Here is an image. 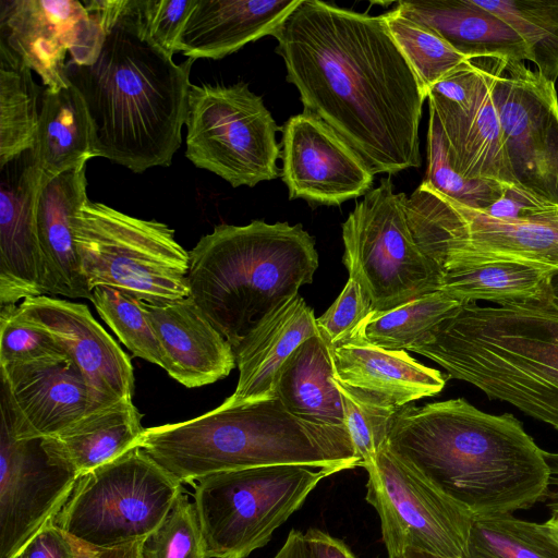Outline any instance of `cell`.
Segmentation results:
<instances>
[{
	"label": "cell",
	"mask_w": 558,
	"mask_h": 558,
	"mask_svg": "<svg viewBox=\"0 0 558 558\" xmlns=\"http://www.w3.org/2000/svg\"><path fill=\"white\" fill-rule=\"evenodd\" d=\"M271 36L304 110L341 135L374 174L421 166L427 94L383 14L301 0Z\"/></svg>",
	"instance_id": "cell-1"
},
{
	"label": "cell",
	"mask_w": 558,
	"mask_h": 558,
	"mask_svg": "<svg viewBox=\"0 0 558 558\" xmlns=\"http://www.w3.org/2000/svg\"><path fill=\"white\" fill-rule=\"evenodd\" d=\"M106 38L87 65L69 60L65 76L81 94L94 157L135 173L170 166L182 142L194 59L177 64L149 37L141 0H86Z\"/></svg>",
	"instance_id": "cell-2"
},
{
	"label": "cell",
	"mask_w": 558,
	"mask_h": 558,
	"mask_svg": "<svg viewBox=\"0 0 558 558\" xmlns=\"http://www.w3.org/2000/svg\"><path fill=\"white\" fill-rule=\"evenodd\" d=\"M387 449L473 518L529 509L547 489L544 450L520 421L463 398L400 408Z\"/></svg>",
	"instance_id": "cell-3"
},
{
	"label": "cell",
	"mask_w": 558,
	"mask_h": 558,
	"mask_svg": "<svg viewBox=\"0 0 558 558\" xmlns=\"http://www.w3.org/2000/svg\"><path fill=\"white\" fill-rule=\"evenodd\" d=\"M408 351L558 430V299L461 304Z\"/></svg>",
	"instance_id": "cell-4"
},
{
	"label": "cell",
	"mask_w": 558,
	"mask_h": 558,
	"mask_svg": "<svg viewBox=\"0 0 558 558\" xmlns=\"http://www.w3.org/2000/svg\"><path fill=\"white\" fill-rule=\"evenodd\" d=\"M138 446L181 483L225 471L303 464L333 473L362 466L345 425H316L278 398L226 405L145 428Z\"/></svg>",
	"instance_id": "cell-5"
},
{
	"label": "cell",
	"mask_w": 558,
	"mask_h": 558,
	"mask_svg": "<svg viewBox=\"0 0 558 558\" xmlns=\"http://www.w3.org/2000/svg\"><path fill=\"white\" fill-rule=\"evenodd\" d=\"M189 296L233 351L270 311L313 281L314 238L301 223L218 225L189 252Z\"/></svg>",
	"instance_id": "cell-6"
},
{
	"label": "cell",
	"mask_w": 558,
	"mask_h": 558,
	"mask_svg": "<svg viewBox=\"0 0 558 558\" xmlns=\"http://www.w3.org/2000/svg\"><path fill=\"white\" fill-rule=\"evenodd\" d=\"M420 250L445 271L495 262L554 270L558 276V208L521 219L494 217L462 204L429 183L403 197Z\"/></svg>",
	"instance_id": "cell-7"
},
{
	"label": "cell",
	"mask_w": 558,
	"mask_h": 558,
	"mask_svg": "<svg viewBox=\"0 0 558 558\" xmlns=\"http://www.w3.org/2000/svg\"><path fill=\"white\" fill-rule=\"evenodd\" d=\"M72 225L81 270L90 291L108 286L151 304L189 296L190 255L168 225L89 199Z\"/></svg>",
	"instance_id": "cell-8"
},
{
	"label": "cell",
	"mask_w": 558,
	"mask_h": 558,
	"mask_svg": "<svg viewBox=\"0 0 558 558\" xmlns=\"http://www.w3.org/2000/svg\"><path fill=\"white\" fill-rule=\"evenodd\" d=\"M335 474L303 464L214 473L194 493L209 558H246L302 507L318 483Z\"/></svg>",
	"instance_id": "cell-9"
},
{
	"label": "cell",
	"mask_w": 558,
	"mask_h": 558,
	"mask_svg": "<svg viewBox=\"0 0 558 558\" xmlns=\"http://www.w3.org/2000/svg\"><path fill=\"white\" fill-rule=\"evenodd\" d=\"M181 493L182 483L136 446L82 474L53 522L89 547L143 541Z\"/></svg>",
	"instance_id": "cell-10"
},
{
	"label": "cell",
	"mask_w": 558,
	"mask_h": 558,
	"mask_svg": "<svg viewBox=\"0 0 558 558\" xmlns=\"http://www.w3.org/2000/svg\"><path fill=\"white\" fill-rule=\"evenodd\" d=\"M404 195L395 192L390 178H383L342 223V262L368 298L371 313L439 291L442 270L415 243Z\"/></svg>",
	"instance_id": "cell-11"
},
{
	"label": "cell",
	"mask_w": 558,
	"mask_h": 558,
	"mask_svg": "<svg viewBox=\"0 0 558 558\" xmlns=\"http://www.w3.org/2000/svg\"><path fill=\"white\" fill-rule=\"evenodd\" d=\"M184 124L185 156L195 167L233 187L279 177L281 128L246 83L191 84Z\"/></svg>",
	"instance_id": "cell-12"
},
{
	"label": "cell",
	"mask_w": 558,
	"mask_h": 558,
	"mask_svg": "<svg viewBox=\"0 0 558 558\" xmlns=\"http://www.w3.org/2000/svg\"><path fill=\"white\" fill-rule=\"evenodd\" d=\"M493 92L517 190L558 208V96L555 83L523 62L494 59Z\"/></svg>",
	"instance_id": "cell-13"
},
{
	"label": "cell",
	"mask_w": 558,
	"mask_h": 558,
	"mask_svg": "<svg viewBox=\"0 0 558 558\" xmlns=\"http://www.w3.org/2000/svg\"><path fill=\"white\" fill-rule=\"evenodd\" d=\"M388 558L415 549L465 558L473 517L395 457L387 447L364 466Z\"/></svg>",
	"instance_id": "cell-14"
},
{
	"label": "cell",
	"mask_w": 558,
	"mask_h": 558,
	"mask_svg": "<svg viewBox=\"0 0 558 558\" xmlns=\"http://www.w3.org/2000/svg\"><path fill=\"white\" fill-rule=\"evenodd\" d=\"M493 84L494 59L469 60L428 90V107L439 121L450 163L461 177L517 190Z\"/></svg>",
	"instance_id": "cell-15"
},
{
	"label": "cell",
	"mask_w": 558,
	"mask_h": 558,
	"mask_svg": "<svg viewBox=\"0 0 558 558\" xmlns=\"http://www.w3.org/2000/svg\"><path fill=\"white\" fill-rule=\"evenodd\" d=\"M80 475L41 438H17L0 423V558H15L69 499Z\"/></svg>",
	"instance_id": "cell-16"
},
{
	"label": "cell",
	"mask_w": 558,
	"mask_h": 558,
	"mask_svg": "<svg viewBox=\"0 0 558 558\" xmlns=\"http://www.w3.org/2000/svg\"><path fill=\"white\" fill-rule=\"evenodd\" d=\"M281 130V178L290 199L339 206L372 190L375 174L367 162L317 116L303 110Z\"/></svg>",
	"instance_id": "cell-17"
},
{
	"label": "cell",
	"mask_w": 558,
	"mask_h": 558,
	"mask_svg": "<svg viewBox=\"0 0 558 558\" xmlns=\"http://www.w3.org/2000/svg\"><path fill=\"white\" fill-rule=\"evenodd\" d=\"M0 378L1 417L17 438L54 436L99 409L69 357L0 366Z\"/></svg>",
	"instance_id": "cell-18"
},
{
	"label": "cell",
	"mask_w": 558,
	"mask_h": 558,
	"mask_svg": "<svg viewBox=\"0 0 558 558\" xmlns=\"http://www.w3.org/2000/svg\"><path fill=\"white\" fill-rule=\"evenodd\" d=\"M16 313L58 342L82 373L99 409L132 400L131 361L86 304L39 295L23 300Z\"/></svg>",
	"instance_id": "cell-19"
},
{
	"label": "cell",
	"mask_w": 558,
	"mask_h": 558,
	"mask_svg": "<svg viewBox=\"0 0 558 558\" xmlns=\"http://www.w3.org/2000/svg\"><path fill=\"white\" fill-rule=\"evenodd\" d=\"M41 179L33 148L0 167V306L45 295L36 221Z\"/></svg>",
	"instance_id": "cell-20"
},
{
	"label": "cell",
	"mask_w": 558,
	"mask_h": 558,
	"mask_svg": "<svg viewBox=\"0 0 558 558\" xmlns=\"http://www.w3.org/2000/svg\"><path fill=\"white\" fill-rule=\"evenodd\" d=\"M87 17L77 0H0V46L35 71L46 88L66 87L65 57Z\"/></svg>",
	"instance_id": "cell-21"
},
{
	"label": "cell",
	"mask_w": 558,
	"mask_h": 558,
	"mask_svg": "<svg viewBox=\"0 0 558 558\" xmlns=\"http://www.w3.org/2000/svg\"><path fill=\"white\" fill-rule=\"evenodd\" d=\"M142 304L162 352V368L178 383L202 387L227 377L234 368L233 348L190 296Z\"/></svg>",
	"instance_id": "cell-22"
},
{
	"label": "cell",
	"mask_w": 558,
	"mask_h": 558,
	"mask_svg": "<svg viewBox=\"0 0 558 558\" xmlns=\"http://www.w3.org/2000/svg\"><path fill=\"white\" fill-rule=\"evenodd\" d=\"M87 161L41 179L36 205L37 234L46 294L90 300L76 251L73 217L87 197Z\"/></svg>",
	"instance_id": "cell-23"
},
{
	"label": "cell",
	"mask_w": 558,
	"mask_h": 558,
	"mask_svg": "<svg viewBox=\"0 0 558 558\" xmlns=\"http://www.w3.org/2000/svg\"><path fill=\"white\" fill-rule=\"evenodd\" d=\"M317 333L314 311L300 293L284 300L234 350L239 380L222 403L242 405L277 398L280 368L300 344Z\"/></svg>",
	"instance_id": "cell-24"
},
{
	"label": "cell",
	"mask_w": 558,
	"mask_h": 558,
	"mask_svg": "<svg viewBox=\"0 0 558 558\" xmlns=\"http://www.w3.org/2000/svg\"><path fill=\"white\" fill-rule=\"evenodd\" d=\"M335 377L368 400L391 408L439 393L445 376L425 366L404 350L348 342L332 350Z\"/></svg>",
	"instance_id": "cell-25"
},
{
	"label": "cell",
	"mask_w": 558,
	"mask_h": 558,
	"mask_svg": "<svg viewBox=\"0 0 558 558\" xmlns=\"http://www.w3.org/2000/svg\"><path fill=\"white\" fill-rule=\"evenodd\" d=\"M301 0H197L177 40L191 59H222L271 35Z\"/></svg>",
	"instance_id": "cell-26"
},
{
	"label": "cell",
	"mask_w": 558,
	"mask_h": 558,
	"mask_svg": "<svg viewBox=\"0 0 558 558\" xmlns=\"http://www.w3.org/2000/svg\"><path fill=\"white\" fill-rule=\"evenodd\" d=\"M402 15L428 27L459 53L474 59H531L520 36L475 0L399 1Z\"/></svg>",
	"instance_id": "cell-27"
},
{
	"label": "cell",
	"mask_w": 558,
	"mask_h": 558,
	"mask_svg": "<svg viewBox=\"0 0 558 558\" xmlns=\"http://www.w3.org/2000/svg\"><path fill=\"white\" fill-rule=\"evenodd\" d=\"M144 432L133 400H123L86 414L41 442L81 476L138 446Z\"/></svg>",
	"instance_id": "cell-28"
},
{
	"label": "cell",
	"mask_w": 558,
	"mask_h": 558,
	"mask_svg": "<svg viewBox=\"0 0 558 558\" xmlns=\"http://www.w3.org/2000/svg\"><path fill=\"white\" fill-rule=\"evenodd\" d=\"M276 397L295 417L316 425H344L331 352L317 333L300 344L276 380Z\"/></svg>",
	"instance_id": "cell-29"
},
{
	"label": "cell",
	"mask_w": 558,
	"mask_h": 558,
	"mask_svg": "<svg viewBox=\"0 0 558 558\" xmlns=\"http://www.w3.org/2000/svg\"><path fill=\"white\" fill-rule=\"evenodd\" d=\"M33 150L44 179L94 158L85 102L73 85L44 88Z\"/></svg>",
	"instance_id": "cell-30"
},
{
	"label": "cell",
	"mask_w": 558,
	"mask_h": 558,
	"mask_svg": "<svg viewBox=\"0 0 558 558\" xmlns=\"http://www.w3.org/2000/svg\"><path fill=\"white\" fill-rule=\"evenodd\" d=\"M548 268L521 263L495 262L456 268L442 274L439 291L460 304L488 301L504 305L556 296Z\"/></svg>",
	"instance_id": "cell-31"
},
{
	"label": "cell",
	"mask_w": 558,
	"mask_h": 558,
	"mask_svg": "<svg viewBox=\"0 0 558 558\" xmlns=\"http://www.w3.org/2000/svg\"><path fill=\"white\" fill-rule=\"evenodd\" d=\"M43 90L31 68L0 46V167L33 147Z\"/></svg>",
	"instance_id": "cell-32"
},
{
	"label": "cell",
	"mask_w": 558,
	"mask_h": 558,
	"mask_svg": "<svg viewBox=\"0 0 558 558\" xmlns=\"http://www.w3.org/2000/svg\"><path fill=\"white\" fill-rule=\"evenodd\" d=\"M460 305L441 291L427 293L392 310L371 313L348 342L405 351Z\"/></svg>",
	"instance_id": "cell-33"
},
{
	"label": "cell",
	"mask_w": 558,
	"mask_h": 558,
	"mask_svg": "<svg viewBox=\"0 0 558 558\" xmlns=\"http://www.w3.org/2000/svg\"><path fill=\"white\" fill-rule=\"evenodd\" d=\"M465 558H558V541L545 523L512 514L473 518Z\"/></svg>",
	"instance_id": "cell-34"
},
{
	"label": "cell",
	"mask_w": 558,
	"mask_h": 558,
	"mask_svg": "<svg viewBox=\"0 0 558 558\" xmlns=\"http://www.w3.org/2000/svg\"><path fill=\"white\" fill-rule=\"evenodd\" d=\"M475 2L498 15L525 43L530 61L547 81L558 78V0H487Z\"/></svg>",
	"instance_id": "cell-35"
},
{
	"label": "cell",
	"mask_w": 558,
	"mask_h": 558,
	"mask_svg": "<svg viewBox=\"0 0 558 558\" xmlns=\"http://www.w3.org/2000/svg\"><path fill=\"white\" fill-rule=\"evenodd\" d=\"M383 15L426 94L469 61L434 31L402 15L396 8Z\"/></svg>",
	"instance_id": "cell-36"
},
{
	"label": "cell",
	"mask_w": 558,
	"mask_h": 558,
	"mask_svg": "<svg viewBox=\"0 0 558 558\" xmlns=\"http://www.w3.org/2000/svg\"><path fill=\"white\" fill-rule=\"evenodd\" d=\"M90 301L134 356L163 367L158 339L141 300L116 288L98 286L92 289Z\"/></svg>",
	"instance_id": "cell-37"
},
{
	"label": "cell",
	"mask_w": 558,
	"mask_h": 558,
	"mask_svg": "<svg viewBox=\"0 0 558 558\" xmlns=\"http://www.w3.org/2000/svg\"><path fill=\"white\" fill-rule=\"evenodd\" d=\"M426 155L427 169L423 181L462 204L485 210L509 189L494 182L463 178L452 168L439 121L430 109Z\"/></svg>",
	"instance_id": "cell-38"
},
{
	"label": "cell",
	"mask_w": 558,
	"mask_h": 558,
	"mask_svg": "<svg viewBox=\"0 0 558 558\" xmlns=\"http://www.w3.org/2000/svg\"><path fill=\"white\" fill-rule=\"evenodd\" d=\"M335 381L342 398L344 425L364 468L387 447L400 408L377 404L336 377Z\"/></svg>",
	"instance_id": "cell-39"
},
{
	"label": "cell",
	"mask_w": 558,
	"mask_h": 558,
	"mask_svg": "<svg viewBox=\"0 0 558 558\" xmlns=\"http://www.w3.org/2000/svg\"><path fill=\"white\" fill-rule=\"evenodd\" d=\"M144 558H209L195 504L181 493L162 523L144 541Z\"/></svg>",
	"instance_id": "cell-40"
},
{
	"label": "cell",
	"mask_w": 558,
	"mask_h": 558,
	"mask_svg": "<svg viewBox=\"0 0 558 558\" xmlns=\"http://www.w3.org/2000/svg\"><path fill=\"white\" fill-rule=\"evenodd\" d=\"M16 306H0V366L68 357L48 332L22 319Z\"/></svg>",
	"instance_id": "cell-41"
},
{
	"label": "cell",
	"mask_w": 558,
	"mask_h": 558,
	"mask_svg": "<svg viewBox=\"0 0 558 558\" xmlns=\"http://www.w3.org/2000/svg\"><path fill=\"white\" fill-rule=\"evenodd\" d=\"M371 312V302L361 286L349 278L331 306L316 318L318 335L332 350L347 343Z\"/></svg>",
	"instance_id": "cell-42"
},
{
	"label": "cell",
	"mask_w": 558,
	"mask_h": 558,
	"mask_svg": "<svg viewBox=\"0 0 558 558\" xmlns=\"http://www.w3.org/2000/svg\"><path fill=\"white\" fill-rule=\"evenodd\" d=\"M197 0H141V13L151 40L169 56Z\"/></svg>",
	"instance_id": "cell-43"
},
{
	"label": "cell",
	"mask_w": 558,
	"mask_h": 558,
	"mask_svg": "<svg viewBox=\"0 0 558 558\" xmlns=\"http://www.w3.org/2000/svg\"><path fill=\"white\" fill-rule=\"evenodd\" d=\"M21 554L24 558H77L78 542L50 522L27 543Z\"/></svg>",
	"instance_id": "cell-44"
},
{
	"label": "cell",
	"mask_w": 558,
	"mask_h": 558,
	"mask_svg": "<svg viewBox=\"0 0 558 558\" xmlns=\"http://www.w3.org/2000/svg\"><path fill=\"white\" fill-rule=\"evenodd\" d=\"M304 539L312 558H355L342 541L322 530L308 529Z\"/></svg>",
	"instance_id": "cell-45"
},
{
	"label": "cell",
	"mask_w": 558,
	"mask_h": 558,
	"mask_svg": "<svg viewBox=\"0 0 558 558\" xmlns=\"http://www.w3.org/2000/svg\"><path fill=\"white\" fill-rule=\"evenodd\" d=\"M144 541L145 539L106 548L89 547L77 541V558H144Z\"/></svg>",
	"instance_id": "cell-46"
},
{
	"label": "cell",
	"mask_w": 558,
	"mask_h": 558,
	"mask_svg": "<svg viewBox=\"0 0 558 558\" xmlns=\"http://www.w3.org/2000/svg\"><path fill=\"white\" fill-rule=\"evenodd\" d=\"M544 458L548 465L549 476L546 493L542 499L550 512H558V452L544 450Z\"/></svg>",
	"instance_id": "cell-47"
},
{
	"label": "cell",
	"mask_w": 558,
	"mask_h": 558,
	"mask_svg": "<svg viewBox=\"0 0 558 558\" xmlns=\"http://www.w3.org/2000/svg\"><path fill=\"white\" fill-rule=\"evenodd\" d=\"M274 558H312L304 539V534L300 531L291 530L284 544Z\"/></svg>",
	"instance_id": "cell-48"
},
{
	"label": "cell",
	"mask_w": 558,
	"mask_h": 558,
	"mask_svg": "<svg viewBox=\"0 0 558 558\" xmlns=\"http://www.w3.org/2000/svg\"><path fill=\"white\" fill-rule=\"evenodd\" d=\"M399 558H447L442 556H438L435 554L415 550V549H407Z\"/></svg>",
	"instance_id": "cell-49"
},
{
	"label": "cell",
	"mask_w": 558,
	"mask_h": 558,
	"mask_svg": "<svg viewBox=\"0 0 558 558\" xmlns=\"http://www.w3.org/2000/svg\"><path fill=\"white\" fill-rule=\"evenodd\" d=\"M544 523L558 541V512H553L551 517Z\"/></svg>",
	"instance_id": "cell-50"
},
{
	"label": "cell",
	"mask_w": 558,
	"mask_h": 558,
	"mask_svg": "<svg viewBox=\"0 0 558 558\" xmlns=\"http://www.w3.org/2000/svg\"><path fill=\"white\" fill-rule=\"evenodd\" d=\"M554 291H555V295H557L558 294V276H556L554 279Z\"/></svg>",
	"instance_id": "cell-51"
},
{
	"label": "cell",
	"mask_w": 558,
	"mask_h": 558,
	"mask_svg": "<svg viewBox=\"0 0 558 558\" xmlns=\"http://www.w3.org/2000/svg\"><path fill=\"white\" fill-rule=\"evenodd\" d=\"M15 558H24L22 554L17 555Z\"/></svg>",
	"instance_id": "cell-52"
}]
</instances>
